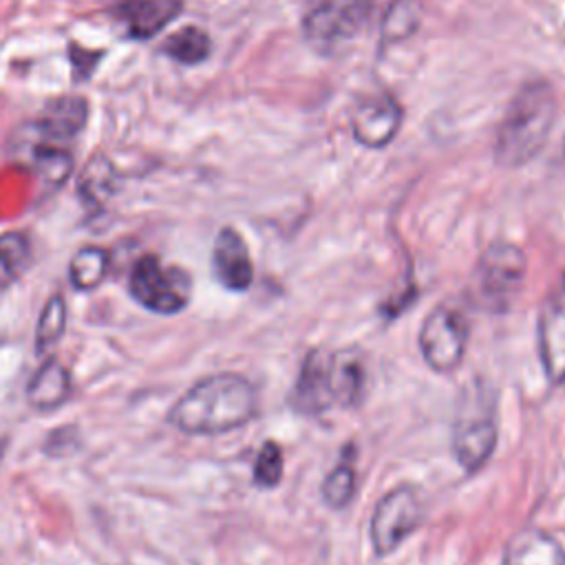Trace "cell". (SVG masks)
<instances>
[{
	"instance_id": "26",
	"label": "cell",
	"mask_w": 565,
	"mask_h": 565,
	"mask_svg": "<svg viewBox=\"0 0 565 565\" xmlns=\"http://www.w3.org/2000/svg\"><path fill=\"white\" fill-rule=\"evenodd\" d=\"M282 468H285V461H282L280 446L274 439H267L258 448L254 459V468H252L254 483L258 488H276L282 479Z\"/></svg>"
},
{
	"instance_id": "11",
	"label": "cell",
	"mask_w": 565,
	"mask_h": 565,
	"mask_svg": "<svg viewBox=\"0 0 565 565\" xmlns=\"http://www.w3.org/2000/svg\"><path fill=\"white\" fill-rule=\"evenodd\" d=\"M539 358L545 380L552 386L565 384V291L552 296L536 322Z\"/></svg>"
},
{
	"instance_id": "5",
	"label": "cell",
	"mask_w": 565,
	"mask_h": 565,
	"mask_svg": "<svg viewBox=\"0 0 565 565\" xmlns=\"http://www.w3.org/2000/svg\"><path fill=\"white\" fill-rule=\"evenodd\" d=\"M424 521V501L415 486H397L388 490L373 508L369 523V541L373 554L391 556Z\"/></svg>"
},
{
	"instance_id": "1",
	"label": "cell",
	"mask_w": 565,
	"mask_h": 565,
	"mask_svg": "<svg viewBox=\"0 0 565 565\" xmlns=\"http://www.w3.org/2000/svg\"><path fill=\"white\" fill-rule=\"evenodd\" d=\"M256 413L258 395L245 375L214 373L181 395L170 422L188 435H223L249 424Z\"/></svg>"
},
{
	"instance_id": "7",
	"label": "cell",
	"mask_w": 565,
	"mask_h": 565,
	"mask_svg": "<svg viewBox=\"0 0 565 565\" xmlns=\"http://www.w3.org/2000/svg\"><path fill=\"white\" fill-rule=\"evenodd\" d=\"M289 406L307 417H318L335 408L331 349L313 347L305 353L296 384L289 393Z\"/></svg>"
},
{
	"instance_id": "25",
	"label": "cell",
	"mask_w": 565,
	"mask_h": 565,
	"mask_svg": "<svg viewBox=\"0 0 565 565\" xmlns=\"http://www.w3.org/2000/svg\"><path fill=\"white\" fill-rule=\"evenodd\" d=\"M64 327H66V302L60 294H55L46 300L35 327V349L40 355L49 353L55 347V342L64 333Z\"/></svg>"
},
{
	"instance_id": "22",
	"label": "cell",
	"mask_w": 565,
	"mask_h": 565,
	"mask_svg": "<svg viewBox=\"0 0 565 565\" xmlns=\"http://www.w3.org/2000/svg\"><path fill=\"white\" fill-rule=\"evenodd\" d=\"M161 49L168 57L177 60L179 64L194 66V64H201L203 60H207V55L212 51V42H210V35L203 29L183 26L177 33H172L163 42Z\"/></svg>"
},
{
	"instance_id": "4",
	"label": "cell",
	"mask_w": 565,
	"mask_h": 565,
	"mask_svg": "<svg viewBox=\"0 0 565 565\" xmlns=\"http://www.w3.org/2000/svg\"><path fill=\"white\" fill-rule=\"evenodd\" d=\"M132 298L154 313H177L188 307L192 296V280L185 269L166 265L159 256H141L128 280Z\"/></svg>"
},
{
	"instance_id": "15",
	"label": "cell",
	"mask_w": 565,
	"mask_h": 565,
	"mask_svg": "<svg viewBox=\"0 0 565 565\" xmlns=\"http://www.w3.org/2000/svg\"><path fill=\"white\" fill-rule=\"evenodd\" d=\"M86 117H88L86 99H82L77 95L60 97V99L51 102L44 108L42 117L31 124V132L35 137L55 141V143H66L84 128Z\"/></svg>"
},
{
	"instance_id": "12",
	"label": "cell",
	"mask_w": 565,
	"mask_h": 565,
	"mask_svg": "<svg viewBox=\"0 0 565 565\" xmlns=\"http://www.w3.org/2000/svg\"><path fill=\"white\" fill-rule=\"evenodd\" d=\"M212 269L216 280L230 291H247L254 282V265L243 236L234 227H223L212 247Z\"/></svg>"
},
{
	"instance_id": "17",
	"label": "cell",
	"mask_w": 565,
	"mask_h": 565,
	"mask_svg": "<svg viewBox=\"0 0 565 565\" xmlns=\"http://www.w3.org/2000/svg\"><path fill=\"white\" fill-rule=\"evenodd\" d=\"M71 393L68 369L60 360H46L29 382L26 397L40 411L57 408Z\"/></svg>"
},
{
	"instance_id": "6",
	"label": "cell",
	"mask_w": 565,
	"mask_h": 565,
	"mask_svg": "<svg viewBox=\"0 0 565 565\" xmlns=\"http://www.w3.org/2000/svg\"><path fill=\"white\" fill-rule=\"evenodd\" d=\"M468 335L470 329L466 316L459 309L441 305L433 309L419 327V353L435 373H452L463 362Z\"/></svg>"
},
{
	"instance_id": "24",
	"label": "cell",
	"mask_w": 565,
	"mask_h": 565,
	"mask_svg": "<svg viewBox=\"0 0 565 565\" xmlns=\"http://www.w3.org/2000/svg\"><path fill=\"white\" fill-rule=\"evenodd\" d=\"M422 20V0H393L384 13L382 40L395 44L413 35Z\"/></svg>"
},
{
	"instance_id": "16",
	"label": "cell",
	"mask_w": 565,
	"mask_h": 565,
	"mask_svg": "<svg viewBox=\"0 0 565 565\" xmlns=\"http://www.w3.org/2000/svg\"><path fill=\"white\" fill-rule=\"evenodd\" d=\"M331 375L335 406L353 408L364 399L366 391V362L358 347L331 351Z\"/></svg>"
},
{
	"instance_id": "21",
	"label": "cell",
	"mask_w": 565,
	"mask_h": 565,
	"mask_svg": "<svg viewBox=\"0 0 565 565\" xmlns=\"http://www.w3.org/2000/svg\"><path fill=\"white\" fill-rule=\"evenodd\" d=\"M117 172L106 157H95L82 172L79 196L88 207H102L115 192Z\"/></svg>"
},
{
	"instance_id": "13",
	"label": "cell",
	"mask_w": 565,
	"mask_h": 565,
	"mask_svg": "<svg viewBox=\"0 0 565 565\" xmlns=\"http://www.w3.org/2000/svg\"><path fill=\"white\" fill-rule=\"evenodd\" d=\"M183 11L181 0H119L113 18L132 40H150Z\"/></svg>"
},
{
	"instance_id": "27",
	"label": "cell",
	"mask_w": 565,
	"mask_h": 565,
	"mask_svg": "<svg viewBox=\"0 0 565 565\" xmlns=\"http://www.w3.org/2000/svg\"><path fill=\"white\" fill-rule=\"evenodd\" d=\"M68 51H71L68 57H71V62H73V68H75L82 77H88V75L93 73L95 64H97L99 57H102V51H84V49H79L77 44H71Z\"/></svg>"
},
{
	"instance_id": "19",
	"label": "cell",
	"mask_w": 565,
	"mask_h": 565,
	"mask_svg": "<svg viewBox=\"0 0 565 565\" xmlns=\"http://www.w3.org/2000/svg\"><path fill=\"white\" fill-rule=\"evenodd\" d=\"M31 141L33 143L29 146V157H31V166L35 168L38 177H42L53 188L62 185L73 168V157L66 150V146L35 137V135Z\"/></svg>"
},
{
	"instance_id": "2",
	"label": "cell",
	"mask_w": 565,
	"mask_h": 565,
	"mask_svg": "<svg viewBox=\"0 0 565 565\" xmlns=\"http://www.w3.org/2000/svg\"><path fill=\"white\" fill-rule=\"evenodd\" d=\"M556 117V95L545 79H532L510 102L497 132L494 157L505 168L532 161L545 146Z\"/></svg>"
},
{
	"instance_id": "28",
	"label": "cell",
	"mask_w": 565,
	"mask_h": 565,
	"mask_svg": "<svg viewBox=\"0 0 565 565\" xmlns=\"http://www.w3.org/2000/svg\"><path fill=\"white\" fill-rule=\"evenodd\" d=\"M563 159H565V139H563Z\"/></svg>"
},
{
	"instance_id": "14",
	"label": "cell",
	"mask_w": 565,
	"mask_h": 565,
	"mask_svg": "<svg viewBox=\"0 0 565 565\" xmlns=\"http://www.w3.org/2000/svg\"><path fill=\"white\" fill-rule=\"evenodd\" d=\"M501 565H565V547L550 532L527 525L508 539Z\"/></svg>"
},
{
	"instance_id": "20",
	"label": "cell",
	"mask_w": 565,
	"mask_h": 565,
	"mask_svg": "<svg viewBox=\"0 0 565 565\" xmlns=\"http://www.w3.org/2000/svg\"><path fill=\"white\" fill-rule=\"evenodd\" d=\"M31 265V243L22 232L0 234V291L9 289Z\"/></svg>"
},
{
	"instance_id": "18",
	"label": "cell",
	"mask_w": 565,
	"mask_h": 565,
	"mask_svg": "<svg viewBox=\"0 0 565 565\" xmlns=\"http://www.w3.org/2000/svg\"><path fill=\"white\" fill-rule=\"evenodd\" d=\"M358 490V472H355V448L349 444L342 448L338 463L322 479V499L329 508L342 510L351 503Z\"/></svg>"
},
{
	"instance_id": "8",
	"label": "cell",
	"mask_w": 565,
	"mask_h": 565,
	"mask_svg": "<svg viewBox=\"0 0 565 565\" xmlns=\"http://www.w3.org/2000/svg\"><path fill=\"white\" fill-rule=\"evenodd\" d=\"M497 422L492 411L466 408L457 415L450 433V450L455 461L468 472H479L497 448Z\"/></svg>"
},
{
	"instance_id": "3",
	"label": "cell",
	"mask_w": 565,
	"mask_h": 565,
	"mask_svg": "<svg viewBox=\"0 0 565 565\" xmlns=\"http://www.w3.org/2000/svg\"><path fill=\"white\" fill-rule=\"evenodd\" d=\"M527 260L521 247L508 241L490 243L472 276V298L486 311H508L525 282Z\"/></svg>"
},
{
	"instance_id": "9",
	"label": "cell",
	"mask_w": 565,
	"mask_h": 565,
	"mask_svg": "<svg viewBox=\"0 0 565 565\" xmlns=\"http://www.w3.org/2000/svg\"><path fill=\"white\" fill-rule=\"evenodd\" d=\"M371 0H318L305 15L307 40L329 49L353 35L369 15Z\"/></svg>"
},
{
	"instance_id": "23",
	"label": "cell",
	"mask_w": 565,
	"mask_h": 565,
	"mask_svg": "<svg viewBox=\"0 0 565 565\" xmlns=\"http://www.w3.org/2000/svg\"><path fill=\"white\" fill-rule=\"evenodd\" d=\"M106 271H108V254L97 245L82 247L68 263L71 285L79 291L95 289L106 278Z\"/></svg>"
},
{
	"instance_id": "10",
	"label": "cell",
	"mask_w": 565,
	"mask_h": 565,
	"mask_svg": "<svg viewBox=\"0 0 565 565\" xmlns=\"http://www.w3.org/2000/svg\"><path fill=\"white\" fill-rule=\"evenodd\" d=\"M399 121V104L386 93L366 95L351 110L353 137L369 148L386 146L397 135Z\"/></svg>"
}]
</instances>
